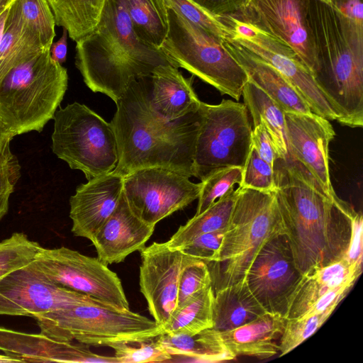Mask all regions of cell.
<instances>
[{
	"mask_svg": "<svg viewBox=\"0 0 363 363\" xmlns=\"http://www.w3.org/2000/svg\"><path fill=\"white\" fill-rule=\"evenodd\" d=\"M274 194L296 268L305 274L345 258L354 208L328 196L315 179L288 157L274 165Z\"/></svg>",
	"mask_w": 363,
	"mask_h": 363,
	"instance_id": "6da1fadb",
	"label": "cell"
},
{
	"mask_svg": "<svg viewBox=\"0 0 363 363\" xmlns=\"http://www.w3.org/2000/svg\"><path fill=\"white\" fill-rule=\"evenodd\" d=\"M145 79L133 82L115 103L111 123L118 161L112 172L124 177L140 169L164 167L191 177L199 110L175 121L164 119L150 104Z\"/></svg>",
	"mask_w": 363,
	"mask_h": 363,
	"instance_id": "7a4b0ae2",
	"label": "cell"
},
{
	"mask_svg": "<svg viewBox=\"0 0 363 363\" xmlns=\"http://www.w3.org/2000/svg\"><path fill=\"white\" fill-rule=\"evenodd\" d=\"M75 65L92 91L116 103L133 82L171 62L137 35L119 0H107L97 26L76 42Z\"/></svg>",
	"mask_w": 363,
	"mask_h": 363,
	"instance_id": "3957f363",
	"label": "cell"
},
{
	"mask_svg": "<svg viewBox=\"0 0 363 363\" xmlns=\"http://www.w3.org/2000/svg\"><path fill=\"white\" fill-rule=\"evenodd\" d=\"M309 21L318 69L313 77L340 115L338 123L363 126V43L346 30L331 5L310 0Z\"/></svg>",
	"mask_w": 363,
	"mask_h": 363,
	"instance_id": "277c9868",
	"label": "cell"
},
{
	"mask_svg": "<svg viewBox=\"0 0 363 363\" xmlns=\"http://www.w3.org/2000/svg\"><path fill=\"white\" fill-rule=\"evenodd\" d=\"M239 187L215 259L207 264L213 291L245 279L262 246L285 234L274 192Z\"/></svg>",
	"mask_w": 363,
	"mask_h": 363,
	"instance_id": "5b68a950",
	"label": "cell"
},
{
	"mask_svg": "<svg viewBox=\"0 0 363 363\" xmlns=\"http://www.w3.org/2000/svg\"><path fill=\"white\" fill-rule=\"evenodd\" d=\"M50 49L15 66L0 84V116L13 137L41 132L64 98L67 71Z\"/></svg>",
	"mask_w": 363,
	"mask_h": 363,
	"instance_id": "8992f818",
	"label": "cell"
},
{
	"mask_svg": "<svg viewBox=\"0 0 363 363\" xmlns=\"http://www.w3.org/2000/svg\"><path fill=\"white\" fill-rule=\"evenodd\" d=\"M40 332L62 342L88 345L132 344L162 334V326L138 313L116 310L100 303L56 309L34 318Z\"/></svg>",
	"mask_w": 363,
	"mask_h": 363,
	"instance_id": "52a82bcc",
	"label": "cell"
},
{
	"mask_svg": "<svg viewBox=\"0 0 363 363\" xmlns=\"http://www.w3.org/2000/svg\"><path fill=\"white\" fill-rule=\"evenodd\" d=\"M169 30L160 48L171 65L182 67L238 101L249 78L237 60L212 35L168 8Z\"/></svg>",
	"mask_w": 363,
	"mask_h": 363,
	"instance_id": "ba28073f",
	"label": "cell"
},
{
	"mask_svg": "<svg viewBox=\"0 0 363 363\" xmlns=\"http://www.w3.org/2000/svg\"><path fill=\"white\" fill-rule=\"evenodd\" d=\"M52 119V152L71 169L87 180L114 170L118 154L111 123L78 102L57 110Z\"/></svg>",
	"mask_w": 363,
	"mask_h": 363,
	"instance_id": "9c48e42d",
	"label": "cell"
},
{
	"mask_svg": "<svg viewBox=\"0 0 363 363\" xmlns=\"http://www.w3.org/2000/svg\"><path fill=\"white\" fill-rule=\"evenodd\" d=\"M247 111L244 104L229 99L218 104L201 101L193 177L201 181L217 169L243 167L252 146Z\"/></svg>",
	"mask_w": 363,
	"mask_h": 363,
	"instance_id": "30bf717a",
	"label": "cell"
},
{
	"mask_svg": "<svg viewBox=\"0 0 363 363\" xmlns=\"http://www.w3.org/2000/svg\"><path fill=\"white\" fill-rule=\"evenodd\" d=\"M34 262L57 285L89 296L112 308L130 310L121 279L97 257L66 247H42Z\"/></svg>",
	"mask_w": 363,
	"mask_h": 363,
	"instance_id": "8fae6325",
	"label": "cell"
},
{
	"mask_svg": "<svg viewBox=\"0 0 363 363\" xmlns=\"http://www.w3.org/2000/svg\"><path fill=\"white\" fill-rule=\"evenodd\" d=\"M230 30V38L276 68L297 90L311 111L329 121L340 115L318 86L312 73L295 52L255 25L234 16L218 18Z\"/></svg>",
	"mask_w": 363,
	"mask_h": 363,
	"instance_id": "7c38bea8",
	"label": "cell"
},
{
	"mask_svg": "<svg viewBox=\"0 0 363 363\" xmlns=\"http://www.w3.org/2000/svg\"><path fill=\"white\" fill-rule=\"evenodd\" d=\"M164 167L135 170L123 177V194L133 212L153 225L199 196L201 184Z\"/></svg>",
	"mask_w": 363,
	"mask_h": 363,
	"instance_id": "4fadbf2b",
	"label": "cell"
},
{
	"mask_svg": "<svg viewBox=\"0 0 363 363\" xmlns=\"http://www.w3.org/2000/svg\"><path fill=\"white\" fill-rule=\"evenodd\" d=\"M86 303L104 305L89 296L56 284L34 261L0 279V315L34 318L56 309Z\"/></svg>",
	"mask_w": 363,
	"mask_h": 363,
	"instance_id": "5bb4252c",
	"label": "cell"
},
{
	"mask_svg": "<svg viewBox=\"0 0 363 363\" xmlns=\"http://www.w3.org/2000/svg\"><path fill=\"white\" fill-rule=\"evenodd\" d=\"M310 0H248L236 18L247 21L292 49L313 76L318 69L309 21Z\"/></svg>",
	"mask_w": 363,
	"mask_h": 363,
	"instance_id": "9a60e30c",
	"label": "cell"
},
{
	"mask_svg": "<svg viewBox=\"0 0 363 363\" xmlns=\"http://www.w3.org/2000/svg\"><path fill=\"white\" fill-rule=\"evenodd\" d=\"M302 277L296 268L286 234L269 240L253 259L245 279L264 308L284 317L289 300Z\"/></svg>",
	"mask_w": 363,
	"mask_h": 363,
	"instance_id": "2e32d148",
	"label": "cell"
},
{
	"mask_svg": "<svg viewBox=\"0 0 363 363\" xmlns=\"http://www.w3.org/2000/svg\"><path fill=\"white\" fill-rule=\"evenodd\" d=\"M140 290L150 314L162 330L175 313L180 275L199 259L188 256L166 242H152L140 251Z\"/></svg>",
	"mask_w": 363,
	"mask_h": 363,
	"instance_id": "e0dca14e",
	"label": "cell"
},
{
	"mask_svg": "<svg viewBox=\"0 0 363 363\" xmlns=\"http://www.w3.org/2000/svg\"><path fill=\"white\" fill-rule=\"evenodd\" d=\"M287 156L313 177L325 194H335L330 175L329 145L335 136L330 121L314 113L284 112Z\"/></svg>",
	"mask_w": 363,
	"mask_h": 363,
	"instance_id": "ac0fdd59",
	"label": "cell"
},
{
	"mask_svg": "<svg viewBox=\"0 0 363 363\" xmlns=\"http://www.w3.org/2000/svg\"><path fill=\"white\" fill-rule=\"evenodd\" d=\"M123 189V177L112 172L80 184L69 199L73 235L91 241L118 206Z\"/></svg>",
	"mask_w": 363,
	"mask_h": 363,
	"instance_id": "d6986e66",
	"label": "cell"
},
{
	"mask_svg": "<svg viewBox=\"0 0 363 363\" xmlns=\"http://www.w3.org/2000/svg\"><path fill=\"white\" fill-rule=\"evenodd\" d=\"M0 351L22 362L118 363L114 356L93 352L88 345L62 342L45 334L28 333L0 327Z\"/></svg>",
	"mask_w": 363,
	"mask_h": 363,
	"instance_id": "ffe728a7",
	"label": "cell"
},
{
	"mask_svg": "<svg viewBox=\"0 0 363 363\" xmlns=\"http://www.w3.org/2000/svg\"><path fill=\"white\" fill-rule=\"evenodd\" d=\"M155 228L133 212L123 191L116 209L91 242L101 262L107 265L119 263L131 253L143 250Z\"/></svg>",
	"mask_w": 363,
	"mask_h": 363,
	"instance_id": "44dd1931",
	"label": "cell"
},
{
	"mask_svg": "<svg viewBox=\"0 0 363 363\" xmlns=\"http://www.w3.org/2000/svg\"><path fill=\"white\" fill-rule=\"evenodd\" d=\"M222 43L246 72L249 79L267 93L284 112L313 113L297 90L272 65L230 38Z\"/></svg>",
	"mask_w": 363,
	"mask_h": 363,
	"instance_id": "7402d4cb",
	"label": "cell"
},
{
	"mask_svg": "<svg viewBox=\"0 0 363 363\" xmlns=\"http://www.w3.org/2000/svg\"><path fill=\"white\" fill-rule=\"evenodd\" d=\"M150 77V104L162 118L172 121L199 110L201 101L193 89V77L186 79L171 65H158Z\"/></svg>",
	"mask_w": 363,
	"mask_h": 363,
	"instance_id": "603a6c76",
	"label": "cell"
},
{
	"mask_svg": "<svg viewBox=\"0 0 363 363\" xmlns=\"http://www.w3.org/2000/svg\"><path fill=\"white\" fill-rule=\"evenodd\" d=\"M362 271L345 258L303 274L289 300L284 318L303 316L328 291L342 286H353Z\"/></svg>",
	"mask_w": 363,
	"mask_h": 363,
	"instance_id": "cb8c5ba5",
	"label": "cell"
},
{
	"mask_svg": "<svg viewBox=\"0 0 363 363\" xmlns=\"http://www.w3.org/2000/svg\"><path fill=\"white\" fill-rule=\"evenodd\" d=\"M286 321V318L279 314L267 312L245 325L220 333V335L225 347L235 358H269L279 352L276 340L280 338Z\"/></svg>",
	"mask_w": 363,
	"mask_h": 363,
	"instance_id": "d4e9b609",
	"label": "cell"
},
{
	"mask_svg": "<svg viewBox=\"0 0 363 363\" xmlns=\"http://www.w3.org/2000/svg\"><path fill=\"white\" fill-rule=\"evenodd\" d=\"M265 313L246 279L214 292L213 328L219 333L245 325Z\"/></svg>",
	"mask_w": 363,
	"mask_h": 363,
	"instance_id": "484cf974",
	"label": "cell"
},
{
	"mask_svg": "<svg viewBox=\"0 0 363 363\" xmlns=\"http://www.w3.org/2000/svg\"><path fill=\"white\" fill-rule=\"evenodd\" d=\"M45 49L38 34L24 24L18 4L13 0L0 43V84L15 66Z\"/></svg>",
	"mask_w": 363,
	"mask_h": 363,
	"instance_id": "4316f807",
	"label": "cell"
},
{
	"mask_svg": "<svg viewBox=\"0 0 363 363\" xmlns=\"http://www.w3.org/2000/svg\"><path fill=\"white\" fill-rule=\"evenodd\" d=\"M156 340L172 356H184L204 362L235 359L224 345L220 333L213 328L194 334L164 333Z\"/></svg>",
	"mask_w": 363,
	"mask_h": 363,
	"instance_id": "83f0119b",
	"label": "cell"
},
{
	"mask_svg": "<svg viewBox=\"0 0 363 363\" xmlns=\"http://www.w3.org/2000/svg\"><path fill=\"white\" fill-rule=\"evenodd\" d=\"M242 96L250 111L254 127L262 124L269 133L278 158L287 156L284 111L251 80L245 85Z\"/></svg>",
	"mask_w": 363,
	"mask_h": 363,
	"instance_id": "f1b7e54d",
	"label": "cell"
},
{
	"mask_svg": "<svg viewBox=\"0 0 363 363\" xmlns=\"http://www.w3.org/2000/svg\"><path fill=\"white\" fill-rule=\"evenodd\" d=\"M55 24L77 42L90 33L100 21L107 0H46Z\"/></svg>",
	"mask_w": 363,
	"mask_h": 363,
	"instance_id": "f546056e",
	"label": "cell"
},
{
	"mask_svg": "<svg viewBox=\"0 0 363 363\" xmlns=\"http://www.w3.org/2000/svg\"><path fill=\"white\" fill-rule=\"evenodd\" d=\"M137 35L160 48L169 30L168 8L164 0H119Z\"/></svg>",
	"mask_w": 363,
	"mask_h": 363,
	"instance_id": "4dcf8cb0",
	"label": "cell"
},
{
	"mask_svg": "<svg viewBox=\"0 0 363 363\" xmlns=\"http://www.w3.org/2000/svg\"><path fill=\"white\" fill-rule=\"evenodd\" d=\"M239 187L216 200L202 213L195 215L165 242L172 249H179L199 235L225 230L236 200Z\"/></svg>",
	"mask_w": 363,
	"mask_h": 363,
	"instance_id": "1f68e13d",
	"label": "cell"
},
{
	"mask_svg": "<svg viewBox=\"0 0 363 363\" xmlns=\"http://www.w3.org/2000/svg\"><path fill=\"white\" fill-rule=\"evenodd\" d=\"M213 300L214 291L210 286L178 308L163 332L194 334L213 328Z\"/></svg>",
	"mask_w": 363,
	"mask_h": 363,
	"instance_id": "d6a6232c",
	"label": "cell"
},
{
	"mask_svg": "<svg viewBox=\"0 0 363 363\" xmlns=\"http://www.w3.org/2000/svg\"><path fill=\"white\" fill-rule=\"evenodd\" d=\"M43 247L23 233H13L0 242V279L31 263Z\"/></svg>",
	"mask_w": 363,
	"mask_h": 363,
	"instance_id": "836d02e7",
	"label": "cell"
},
{
	"mask_svg": "<svg viewBox=\"0 0 363 363\" xmlns=\"http://www.w3.org/2000/svg\"><path fill=\"white\" fill-rule=\"evenodd\" d=\"M242 171V167H224L213 171L202 179L195 215L202 213L219 198L233 191L235 185L241 182Z\"/></svg>",
	"mask_w": 363,
	"mask_h": 363,
	"instance_id": "e575fe53",
	"label": "cell"
},
{
	"mask_svg": "<svg viewBox=\"0 0 363 363\" xmlns=\"http://www.w3.org/2000/svg\"><path fill=\"white\" fill-rule=\"evenodd\" d=\"M24 24L40 36L44 48H50L55 36V21L46 0H16Z\"/></svg>",
	"mask_w": 363,
	"mask_h": 363,
	"instance_id": "d590c367",
	"label": "cell"
},
{
	"mask_svg": "<svg viewBox=\"0 0 363 363\" xmlns=\"http://www.w3.org/2000/svg\"><path fill=\"white\" fill-rule=\"evenodd\" d=\"M335 308L296 318L286 319L283 333L279 338V357L298 346L312 335L330 317Z\"/></svg>",
	"mask_w": 363,
	"mask_h": 363,
	"instance_id": "8d00e7d4",
	"label": "cell"
},
{
	"mask_svg": "<svg viewBox=\"0 0 363 363\" xmlns=\"http://www.w3.org/2000/svg\"><path fill=\"white\" fill-rule=\"evenodd\" d=\"M167 8L172 9L189 21L201 28L212 35L223 40L230 36L227 26L191 0H164Z\"/></svg>",
	"mask_w": 363,
	"mask_h": 363,
	"instance_id": "74e56055",
	"label": "cell"
},
{
	"mask_svg": "<svg viewBox=\"0 0 363 363\" xmlns=\"http://www.w3.org/2000/svg\"><path fill=\"white\" fill-rule=\"evenodd\" d=\"M239 186L264 192L275 191L274 167L260 157L252 145L242 167Z\"/></svg>",
	"mask_w": 363,
	"mask_h": 363,
	"instance_id": "f35d334b",
	"label": "cell"
},
{
	"mask_svg": "<svg viewBox=\"0 0 363 363\" xmlns=\"http://www.w3.org/2000/svg\"><path fill=\"white\" fill-rule=\"evenodd\" d=\"M109 347L114 350L113 356L118 363L162 362L172 359L156 337L137 343L114 344Z\"/></svg>",
	"mask_w": 363,
	"mask_h": 363,
	"instance_id": "ab89813d",
	"label": "cell"
},
{
	"mask_svg": "<svg viewBox=\"0 0 363 363\" xmlns=\"http://www.w3.org/2000/svg\"><path fill=\"white\" fill-rule=\"evenodd\" d=\"M210 286H212L211 276L205 262L199 260L186 266L179 281L177 310Z\"/></svg>",
	"mask_w": 363,
	"mask_h": 363,
	"instance_id": "60d3db41",
	"label": "cell"
},
{
	"mask_svg": "<svg viewBox=\"0 0 363 363\" xmlns=\"http://www.w3.org/2000/svg\"><path fill=\"white\" fill-rule=\"evenodd\" d=\"M21 177V166L9 147L0 156V221L9 211V199Z\"/></svg>",
	"mask_w": 363,
	"mask_h": 363,
	"instance_id": "b9f144b4",
	"label": "cell"
},
{
	"mask_svg": "<svg viewBox=\"0 0 363 363\" xmlns=\"http://www.w3.org/2000/svg\"><path fill=\"white\" fill-rule=\"evenodd\" d=\"M225 230L201 234L179 248L184 254L208 264L215 259Z\"/></svg>",
	"mask_w": 363,
	"mask_h": 363,
	"instance_id": "7bdbcfd3",
	"label": "cell"
},
{
	"mask_svg": "<svg viewBox=\"0 0 363 363\" xmlns=\"http://www.w3.org/2000/svg\"><path fill=\"white\" fill-rule=\"evenodd\" d=\"M363 0H330L342 23L355 38L363 40Z\"/></svg>",
	"mask_w": 363,
	"mask_h": 363,
	"instance_id": "ee69618b",
	"label": "cell"
},
{
	"mask_svg": "<svg viewBox=\"0 0 363 363\" xmlns=\"http://www.w3.org/2000/svg\"><path fill=\"white\" fill-rule=\"evenodd\" d=\"M362 215L355 211L351 218L350 242L345 259L348 262L362 271Z\"/></svg>",
	"mask_w": 363,
	"mask_h": 363,
	"instance_id": "f6af8a7d",
	"label": "cell"
},
{
	"mask_svg": "<svg viewBox=\"0 0 363 363\" xmlns=\"http://www.w3.org/2000/svg\"><path fill=\"white\" fill-rule=\"evenodd\" d=\"M213 16L220 18L241 13L248 0H191Z\"/></svg>",
	"mask_w": 363,
	"mask_h": 363,
	"instance_id": "bcb514c9",
	"label": "cell"
},
{
	"mask_svg": "<svg viewBox=\"0 0 363 363\" xmlns=\"http://www.w3.org/2000/svg\"><path fill=\"white\" fill-rule=\"evenodd\" d=\"M252 145L260 157L274 167L278 155L271 137L262 124H259L252 129Z\"/></svg>",
	"mask_w": 363,
	"mask_h": 363,
	"instance_id": "7dc6e473",
	"label": "cell"
},
{
	"mask_svg": "<svg viewBox=\"0 0 363 363\" xmlns=\"http://www.w3.org/2000/svg\"><path fill=\"white\" fill-rule=\"evenodd\" d=\"M67 31L63 28L62 35L55 43H52L50 52L52 60L62 65L66 61L67 52Z\"/></svg>",
	"mask_w": 363,
	"mask_h": 363,
	"instance_id": "c3c4849f",
	"label": "cell"
},
{
	"mask_svg": "<svg viewBox=\"0 0 363 363\" xmlns=\"http://www.w3.org/2000/svg\"><path fill=\"white\" fill-rule=\"evenodd\" d=\"M13 135L9 130L0 116V156L10 147Z\"/></svg>",
	"mask_w": 363,
	"mask_h": 363,
	"instance_id": "681fc988",
	"label": "cell"
},
{
	"mask_svg": "<svg viewBox=\"0 0 363 363\" xmlns=\"http://www.w3.org/2000/svg\"><path fill=\"white\" fill-rule=\"evenodd\" d=\"M9 6L6 8L1 14H0V43L1 41L4 30L6 21L8 17Z\"/></svg>",
	"mask_w": 363,
	"mask_h": 363,
	"instance_id": "f907efd6",
	"label": "cell"
},
{
	"mask_svg": "<svg viewBox=\"0 0 363 363\" xmlns=\"http://www.w3.org/2000/svg\"><path fill=\"white\" fill-rule=\"evenodd\" d=\"M22 362L20 359L6 354H0V363H17Z\"/></svg>",
	"mask_w": 363,
	"mask_h": 363,
	"instance_id": "816d5d0a",
	"label": "cell"
},
{
	"mask_svg": "<svg viewBox=\"0 0 363 363\" xmlns=\"http://www.w3.org/2000/svg\"><path fill=\"white\" fill-rule=\"evenodd\" d=\"M13 0H0V14L8 8Z\"/></svg>",
	"mask_w": 363,
	"mask_h": 363,
	"instance_id": "f5cc1de1",
	"label": "cell"
},
{
	"mask_svg": "<svg viewBox=\"0 0 363 363\" xmlns=\"http://www.w3.org/2000/svg\"><path fill=\"white\" fill-rule=\"evenodd\" d=\"M320 1H323V2H324V3H326V4H330V0H320Z\"/></svg>",
	"mask_w": 363,
	"mask_h": 363,
	"instance_id": "db71d44e",
	"label": "cell"
}]
</instances>
